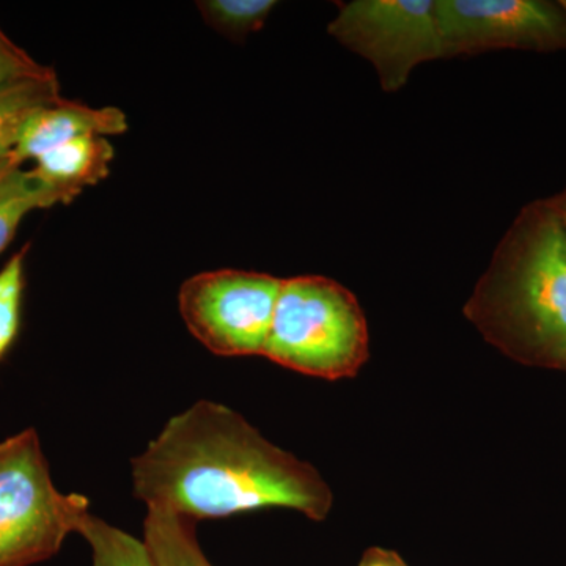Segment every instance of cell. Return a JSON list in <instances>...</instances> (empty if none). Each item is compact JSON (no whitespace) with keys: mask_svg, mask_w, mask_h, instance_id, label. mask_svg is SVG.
Wrapping results in <instances>:
<instances>
[{"mask_svg":"<svg viewBox=\"0 0 566 566\" xmlns=\"http://www.w3.org/2000/svg\"><path fill=\"white\" fill-rule=\"evenodd\" d=\"M147 509L192 521L264 509L326 520L333 493L314 465L274 446L229 406L200 400L174 416L133 460Z\"/></svg>","mask_w":566,"mask_h":566,"instance_id":"1","label":"cell"},{"mask_svg":"<svg viewBox=\"0 0 566 566\" xmlns=\"http://www.w3.org/2000/svg\"><path fill=\"white\" fill-rule=\"evenodd\" d=\"M464 315L510 359L566 371V222L549 199L516 216Z\"/></svg>","mask_w":566,"mask_h":566,"instance_id":"2","label":"cell"},{"mask_svg":"<svg viewBox=\"0 0 566 566\" xmlns=\"http://www.w3.org/2000/svg\"><path fill=\"white\" fill-rule=\"evenodd\" d=\"M263 356L315 378H353L368 360V326L359 301L323 275L285 279Z\"/></svg>","mask_w":566,"mask_h":566,"instance_id":"3","label":"cell"},{"mask_svg":"<svg viewBox=\"0 0 566 566\" xmlns=\"http://www.w3.org/2000/svg\"><path fill=\"white\" fill-rule=\"evenodd\" d=\"M88 505L84 495L55 488L33 428L0 442V566L55 556Z\"/></svg>","mask_w":566,"mask_h":566,"instance_id":"4","label":"cell"},{"mask_svg":"<svg viewBox=\"0 0 566 566\" xmlns=\"http://www.w3.org/2000/svg\"><path fill=\"white\" fill-rule=\"evenodd\" d=\"M282 279L253 271L193 275L178 294L189 333L218 356H263Z\"/></svg>","mask_w":566,"mask_h":566,"instance_id":"5","label":"cell"},{"mask_svg":"<svg viewBox=\"0 0 566 566\" xmlns=\"http://www.w3.org/2000/svg\"><path fill=\"white\" fill-rule=\"evenodd\" d=\"M327 32L374 65L387 93L401 91L417 66L442 59L438 0L338 3Z\"/></svg>","mask_w":566,"mask_h":566,"instance_id":"6","label":"cell"},{"mask_svg":"<svg viewBox=\"0 0 566 566\" xmlns=\"http://www.w3.org/2000/svg\"><path fill=\"white\" fill-rule=\"evenodd\" d=\"M442 59L566 51V0H438Z\"/></svg>","mask_w":566,"mask_h":566,"instance_id":"7","label":"cell"},{"mask_svg":"<svg viewBox=\"0 0 566 566\" xmlns=\"http://www.w3.org/2000/svg\"><path fill=\"white\" fill-rule=\"evenodd\" d=\"M128 129L126 115L117 107H93L59 102L36 111L25 123L17 147L6 161L7 169H17L29 159H36L52 148L82 136H117Z\"/></svg>","mask_w":566,"mask_h":566,"instance_id":"8","label":"cell"},{"mask_svg":"<svg viewBox=\"0 0 566 566\" xmlns=\"http://www.w3.org/2000/svg\"><path fill=\"white\" fill-rule=\"evenodd\" d=\"M112 159L114 148L106 137L82 136L44 153L35 170L44 180L80 196L82 189L107 177Z\"/></svg>","mask_w":566,"mask_h":566,"instance_id":"9","label":"cell"},{"mask_svg":"<svg viewBox=\"0 0 566 566\" xmlns=\"http://www.w3.org/2000/svg\"><path fill=\"white\" fill-rule=\"evenodd\" d=\"M76 193L44 180L35 169L0 172V253L11 243L22 219L33 210L70 203Z\"/></svg>","mask_w":566,"mask_h":566,"instance_id":"10","label":"cell"},{"mask_svg":"<svg viewBox=\"0 0 566 566\" xmlns=\"http://www.w3.org/2000/svg\"><path fill=\"white\" fill-rule=\"evenodd\" d=\"M61 98L57 76L52 70L0 88V170L7 169L6 161L29 118Z\"/></svg>","mask_w":566,"mask_h":566,"instance_id":"11","label":"cell"},{"mask_svg":"<svg viewBox=\"0 0 566 566\" xmlns=\"http://www.w3.org/2000/svg\"><path fill=\"white\" fill-rule=\"evenodd\" d=\"M144 542L158 566H212L199 545L196 521L163 509H148Z\"/></svg>","mask_w":566,"mask_h":566,"instance_id":"12","label":"cell"},{"mask_svg":"<svg viewBox=\"0 0 566 566\" xmlns=\"http://www.w3.org/2000/svg\"><path fill=\"white\" fill-rule=\"evenodd\" d=\"M76 532L92 547V566H158L144 539L111 526L91 512L81 516Z\"/></svg>","mask_w":566,"mask_h":566,"instance_id":"13","label":"cell"},{"mask_svg":"<svg viewBox=\"0 0 566 566\" xmlns=\"http://www.w3.org/2000/svg\"><path fill=\"white\" fill-rule=\"evenodd\" d=\"M277 3L274 0H203L197 9L216 32L233 41H243L262 31Z\"/></svg>","mask_w":566,"mask_h":566,"instance_id":"14","label":"cell"},{"mask_svg":"<svg viewBox=\"0 0 566 566\" xmlns=\"http://www.w3.org/2000/svg\"><path fill=\"white\" fill-rule=\"evenodd\" d=\"M29 248L11 256L0 271V359L9 352L20 331L24 259Z\"/></svg>","mask_w":566,"mask_h":566,"instance_id":"15","label":"cell"},{"mask_svg":"<svg viewBox=\"0 0 566 566\" xmlns=\"http://www.w3.org/2000/svg\"><path fill=\"white\" fill-rule=\"evenodd\" d=\"M50 70L33 61L28 52L17 46L0 29V88L28 77L40 76Z\"/></svg>","mask_w":566,"mask_h":566,"instance_id":"16","label":"cell"},{"mask_svg":"<svg viewBox=\"0 0 566 566\" xmlns=\"http://www.w3.org/2000/svg\"><path fill=\"white\" fill-rule=\"evenodd\" d=\"M359 566H408L395 551L370 547L365 551Z\"/></svg>","mask_w":566,"mask_h":566,"instance_id":"17","label":"cell"},{"mask_svg":"<svg viewBox=\"0 0 566 566\" xmlns=\"http://www.w3.org/2000/svg\"><path fill=\"white\" fill-rule=\"evenodd\" d=\"M547 199L556 207V210L560 212L562 218H564L566 222V186L560 192L556 193V196L547 197Z\"/></svg>","mask_w":566,"mask_h":566,"instance_id":"18","label":"cell"}]
</instances>
